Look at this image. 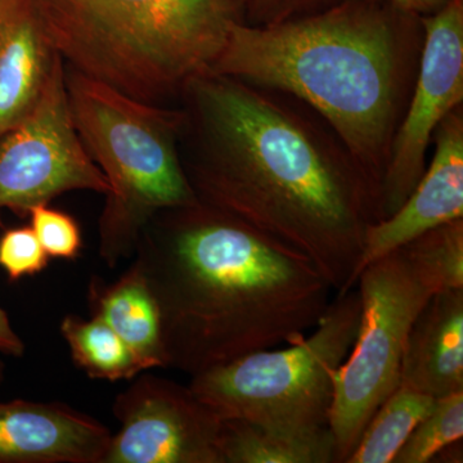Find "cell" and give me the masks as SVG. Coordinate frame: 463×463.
Returning a JSON list of instances; mask_svg holds the SVG:
<instances>
[{
  "label": "cell",
  "instance_id": "1",
  "mask_svg": "<svg viewBox=\"0 0 463 463\" xmlns=\"http://www.w3.org/2000/svg\"><path fill=\"white\" fill-rule=\"evenodd\" d=\"M178 97L179 154L197 199L307 258L337 294L354 288L380 207L336 134L232 76L203 72Z\"/></svg>",
  "mask_w": 463,
  "mask_h": 463
},
{
  "label": "cell",
  "instance_id": "2",
  "mask_svg": "<svg viewBox=\"0 0 463 463\" xmlns=\"http://www.w3.org/2000/svg\"><path fill=\"white\" fill-rule=\"evenodd\" d=\"M134 255L160 312L166 368L191 377L297 343L334 291L307 258L201 201L152 216Z\"/></svg>",
  "mask_w": 463,
  "mask_h": 463
},
{
  "label": "cell",
  "instance_id": "3",
  "mask_svg": "<svg viewBox=\"0 0 463 463\" xmlns=\"http://www.w3.org/2000/svg\"><path fill=\"white\" fill-rule=\"evenodd\" d=\"M421 17L386 0H343L272 25L234 24L209 71L315 109L377 194L419 70Z\"/></svg>",
  "mask_w": 463,
  "mask_h": 463
},
{
  "label": "cell",
  "instance_id": "4",
  "mask_svg": "<svg viewBox=\"0 0 463 463\" xmlns=\"http://www.w3.org/2000/svg\"><path fill=\"white\" fill-rule=\"evenodd\" d=\"M52 45L67 66L148 105L179 96L212 69L236 0H38Z\"/></svg>",
  "mask_w": 463,
  "mask_h": 463
},
{
  "label": "cell",
  "instance_id": "5",
  "mask_svg": "<svg viewBox=\"0 0 463 463\" xmlns=\"http://www.w3.org/2000/svg\"><path fill=\"white\" fill-rule=\"evenodd\" d=\"M65 81L76 132L109 184L99 216V255L115 268L133 257L152 216L199 203L179 154L181 109L125 96L66 63Z\"/></svg>",
  "mask_w": 463,
  "mask_h": 463
},
{
  "label": "cell",
  "instance_id": "6",
  "mask_svg": "<svg viewBox=\"0 0 463 463\" xmlns=\"http://www.w3.org/2000/svg\"><path fill=\"white\" fill-rule=\"evenodd\" d=\"M358 289L337 294L309 336L192 376L190 388L222 420L297 432L330 429L335 374L354 344Z\"/></svg>",
  "mask_w": 463,
  "mask_h": 463
},
{
  "label": "cell",
  "instance_id": "7",
  "mask_svg": "<svg viewBox=\"0 0 463 463\" xmlns=\"http://www.w3.org/2000/svg\"><path fill=\"white\" fill-rule=\"evenodd\" d=\"M362 312L354 344L335 374L330 430L345 463L371 417L401 386L402 359L414 319L434 289L399 248L356 279Z\"/></svg>",
  "mask_w": 463,
  "mask_h": 463
},
{
  "label": "cell",
  "instance_id": "8",
  "mask_svg": "<svg viewBox=\"0 0 463 463\" xmlns=\"http://www.w3.org/2000/svg\"><path fill=\"white\" fill-rule=\"evenodd\" d=\"M71 191L106 194L109 184L72 123L58 56L35 108L0 136V209L27 214Z\"/></svg>",
  "mask_w": 463,
  "mask_h": 463
},
{
  "label": "cell",
  "instance_id": "9",
  "mask_svg": "<svg viewBox=\"0 0 463 463\" xmlns=\"http://www.w3.org/2000/svg\"><path fill=\"white\" fill-rule=\"evenodd\" d=\"M421 24L419 70L390 148L380 191V221L408 199L428 166L426 157L439 125L463 102V0H452L421 17Z\"/></svg>",
  "mask_w": 463,
  "mask_h": 463
},
{
  "label": "cell",
  "instance_id": "10",
  "mask_svg": "<svg viewBox=\"0 0 463 463\" xmlns=\"http://www.w3.org/2000/svg\"><path fill=\"white\" fill-rule=\"evenodd\" d=\"M112 411L121 428L102 463H222L223 420L190 386L138 374Z\"/></svg>",
  "mask_w": 463,
  "mask_h": 463
},
{
  "label": "cell",
  "instance_id": "11",
  "mask_svg": "<svg viewBox=\"0 0 463 463\" xmlns=\"http://www.w3.org/2000/svg\"><path fill=\"white\" fill-rule=\"evenodd\" d=\"M432 143L430 164L403 205L368 227L356 279L376 259L439 225L463 219L462 106L441 121Z\"/></svg>",
  "mask_w": 463,
  "mask_h": 463
},
{
  "label": "cell",
  "instance_id": "12",
  "mask_svg": "<svg viewBox=\"0 0 463 463\" xmlns=\"http://www.w3.org/2000/svg\"><path fill=\"white\" fill-rule=\"evenodd\" d=\"M111 438L66 404L0 402V463H102Z\"/></svg>",
  "mask_w": 463,
  "mask_h": 463
},
{
  "label": "cell",
  "instance_id": "13",
  "mask_svg": "<svg viewBox=\"0 0 463 463\" xmlns=\"http://www.w3.org/2000/svg\"><path fill=\"white\" fill-rule=\"evenodd\" d=\"M58 56L38 0H0V136L35 108Z\"/></svg>",
  "mask_w": 463,
  "mask_h": 463
},
{
  "label": "cell",
  "instance_id": "14",
  "mask_svg": "<svg viewBox=\"0 0 463 463\" xmlns=\"http://www.w3.org/2000/svg\"><path fill=\"white\" fill-rule=\"evenodd\" d=\"M401 386L435 399L463 392V288L432 295L414 319Z\"/></svg>",
  "mask_w": 463,
  "mask_h": 463
},
{
  "label": "cell",
  "instance_id": "15",
  "mask_svg": "<svg viewBox=\"0 0 463 463\" xmlns=\"http://www.w3.org/2000/svg\"><path fill=\"white\" fill-rule=\"evenodd\" d=\"M88 304L91 316L108 323L132 350L143 373L166 368L160 312L136 260L118 281L105 283L93 277Z\"/></svg>",
  "mask_w": 463,
  "mask_h": 463
},
{
  "label": "cell",
  "instance_id": "16",
  "mask_svg": "<svg viewBox=\"0 0 463 463\" xmlns=\"http://www.w3.org/2000/svg\"><path fill=\"white\" fill-rule=\"evenodd\" d=\"M222 463H337L330 429L297 432L245 420L222 421Z\"/></svg>",
  "mask_w": 463,
  "mask_h": 463
},
{
  "label": "cell",
  "instance_id": "17",
  "mask_svg": "<svg viewBox=\"0 0 463 463\" xmlns=\"http://www.w3.org/2000/svg\"><path fill=\"white\" fill-rule=\"evenodd\" d=\"M435 398L399 386L371 417L345 463H392Z\"/></svg>",
  "mask_w": 463,
  "mask_h": 463
},
{
  "label": "cell",
  "instance_id": "18",
  "mask_svg": "<svg viewBox=\"0 0 463 463\" xmlns=\"http://www.w3.org/2000/svg\"><path fill=\"white\" fill-rule=\"evenodd\" d=\"M61 334L71 352L76 367L90 379L118 381L138 376L143 371L132 350L102 319L66 316Z\"/></svg>",
  "mask_w": 463,
  "mask_h": 463
},
{
  "label": "cell",
  "instance_id": "19",
  "mask_svg": "<svg viewBox=\"0 0 463 463\" xmlns=\"http://www.w3.org/2000/svg\"><path fill=\"white\" fill-rule=\"evenodd\" d=\"M402 250L435 294L463 288V219L439 225Z\"/></svg>",
  "mask_w": 463,
  "mask_h": 463
},
{
  "label": "cell",
  "instance_id": "20",
  "mask_svg": "<svg viewBox=\"0 0 463 463\" xmlns=\"http://www.w3.org/2000/svg\"><path fill=\"white\" fill-rule=\"evenodd\" d=\"M463 437V392L435 399L392 463H428L448 444Z\"/></svg>",
  "mask_w": 463,
  "mask_h": 463
},
{
  "label": "cell",
  "instance_id": "21",
  "mask_svg": "<svg viewBox=\"0 0 463 463\" xmlns=\"http://www.w3.org/2000/svg\"><path fill=\"white\" fill-rule=\"evenodd\" d=\"M30 227L35 233L48 257L75 260L80 254V228L72 216L60 210L51 209L48 203L33 206Z\"/></svg>",
  "mask_w": 463,
  "mask_h": 463
},
{
  "label": "cell",
  "instance_id": "22",
  "mask_svg": "<svg viewBox=\"0 0 463 463\" xmlns=\"http://www.w3.org/2000/svg\"><path fill=\"white\" fill-rule=\"evenodd\" d=\"M48 261L50 257L30 225L12 228L0 237V268L11 281L41 273Z\"/></svg>",
  "mask_w": 463,
  "mask_h": 463
},
{
  "label": "cell",
  "instance_id": "23",
  "mask_svg": "<svg viewBox=\"0 0 463 463\" xmlns=\"http://www.w3.org/2000/svg\"><path fill=\"white\" fill-rule=\"evenodd\" d=\"M243 23L265 26L306 16L343 0H236Z\"/></svg>",
  "mask_w": 463,
  "mask_h": 463
},
{
  "label": "cell",
  "instance_id": "24",
  "mask_svg": "<svg viewBox=\"0 0 463 463\" xmlns=\"http://www.w3.org/2000/svg\"><path fill=\"white\" fill-rule=\"evenodd\" d=\"M25 344L12 327L7 313L0 307V354L23 356Z\"/></svg>",
  "mask_w": 463,
  "mask_h": 463
},
{
  "label": "cell",
  "instance_id": "25",
  "mask_svg": "<svg viewBox=\"0 0 463 463\" xmlns=\"http://www.w3.org/2000/svg\"><path fill=\"white\" fill-rule=\"evenodd\" d=\"M386 2L404 14L423 17L434 14L452 0H386Z\"/></svg>",
  "mask_w": 463,
  "mask_h": 463
},
{
  "label": "cell",
  "instance_id": "26",
  "mask_svg": "<svg viewBox=\"0 0 463 463\" xmlns=\"http://www.w3.org/2000/svg\"><path fill=\"white\" fill-rule=\"evenodd\" d=\"M5 380V362H3L2 354H0V383Z\"/></svg>",
  "mask_w": 463,
  "mask_h": 463
}]
</instances>
